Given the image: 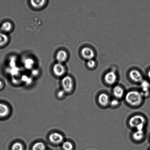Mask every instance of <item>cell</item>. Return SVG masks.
Instances as JSON below:
<instances>
[{"mask_svg":"<svg viewBox=\"0 0 150 150\" xmlns=\"http://www.w3.org/2000/svg\"><path fill=\"white\" fill-rule=\"evenodd\" d=\"M142 93L138 91H130L126 94L125 100L130 105L136 106L140 105L142 103Z\"/></svg>","mask_w":150,"mask_h":150,"instance_id":"obj_1","label":"cell"},{"mask_svg":"<svg viewBox=\"0 0 150 150\" xmlns=\"http://www.w3.org/2000/svg\"><path fill=\"white\" fill-rule=\"evenodd\" d=\"M62 85L64 92L67 93L71 92L73 88L72 79L69 76H64L62 80Z\"/></svg>","mask_w":150,"mask_h":150,"instance_id":"obj_2","label":"cell"},{"mask_svg":"<svg viewBox=\"0 0 150 150\" xmlns=\"http://www.w3.org/2000/svg\"><path fill=\"white\" fill-rule=\"evenodd\" d=\"M146 120L144 117L140 115H136L133 116L130 119L129 125L130 127L136 128L139 125H144Z\"/></svg>","mask_w":150,"mask_h":150,"instance_id":"obj_3","label":"cell"},{"mask_svg":"<svg viewBox=\"0 0 150 150\" xmlns=\"http://www.w3.org/2000/svg\"><path fill=\"white\" fill-rule=\"evenodd\" d=\"M53 71L55 76H62L65 73V68L61 63H57L53 66Z\"/></svg>","mask_w":150,"mask_h":150,"instance_id":"obj_4","label":"cell"},{"mask_svg":"<svg viewBox=\"0 0 150 150\" xmlns=\"http://www.w3.org/2000/svg\"><path fill=\"white\" fill-rule=\"evenodd\" d=\"M49 139L50 141L52 143L59 144L63 142L64 137L61 134L54 132L50 135Z\"/></svg>","mask_w":150,"mask_h":150,"instance_id":"obj_5","label":"cell"},{"mask_svg":"<svg viewBox=\"0 0 150 150\" xmlns=\"http://www.w3.org/2000/svg\"><path fill=\"white\" fill-rule=\"evenodd\" d=\"M82 57L86 59H92L95 57L94 51L91 48L88 47L83 48L81 51Z\"/></svg>","mask_w":150,"mask_h":150,"instance_id":"obj_6","label":"cell"},{"mask_svg":"<svg viewBox=\"0 0 150 150\" xmlns=\"http://www.w3.org/2000/svg\"><path fill=\"white\" fill-rule=\"evenodd\" d=\"M117 79V76L115 73L110 71L107 73L104 76V80L106 83L109 85H113L115 83Z\"/></svg>","mask_w":150,"mask_h":150,"instance_id":"obj_7","label":"cell"},{"mask_svg":"<svg viewBox=\"0 0 150 150\" xmlns=\"http://www.w3.org/2000/svg\"><path fill=\"white\" fill-rule=\"evenodd\" d=\"M131 79L134 81L140 82L142 80V76L141 73L137 70H133L129 73Z\"/></svg>","mask_w":150,"mask_h":150,"instance_id":"obj_8","label":"cell"},{"mask_svg":"<svg viewBox=\"0 0 150 150\" xmlns=\"http://www.w3.org/2000/svg\"><path fill=\"white\" fill-rule=\"evenodd\" d=\"M68 58V55L67 52L64 50H61L58 51L56 55V59L58 63L65 62Z\"/></svg>","mask_w":150,"mask_h":150,"instance_id":"obj_9","label":"cell"},{"mask_svg":"<svg viewBox=\"0 0 150 150\" xmlns=\"http://www.w3.org/2000/svg\"><path fill=\"white\" fill-rule=\"evenodd\" d=\"M99 103L102 106H105L108 105L109 102V98L107 94L103 93L100 95L98 97Z\"/></svg>","mask_w":150,"mask_h":150,"instance_id":"obj_10","label":"cell"},{"mask_svg":"<svg viewBox=\"0 0 150 150\" xmlns=\"http://www.w3.org/2000/svg\"><path fill=\"white\" fill-rule=\"evenodd\" d=\"M47 1L45 0H42V1H30L31 5L35 8L40 9L42 8L46 4Z\"/></svg>","mask_w":150,"mask_h":150,"instance_id":"obj_11","label":"cell"},{"mask_svg":"<svg viewBox=\"0 0 150 150\" xmlns=\"http://www.w3.org/2000/svg\"><path fill=\"white\" fill-rule=\"evenodd\" d=\"M10 112L8 106L3 103H0V117H6Z\"/></svg>","mask_w":150,"mask_h":150,"instance_id":"obj_12","label":"cell"},{"mask_svg":"<svg viewBox=\"0 0 150 150\" xmlns=\"http://www.w3.org/2000/svg\"><path fill=\"white\" fill-rule=\"evenodd\" d=\"M114 96L117 98H121L124 95V90L122 88L119 86H116L113 91Z\"/></svg>","mask_w":150,"mask_h":150,"instance_id":"obj_13","label":"cell"},{"mask_svg":"<svg viewBox=\"0 0 150 150\" xmlns=\"http://www.w3.org/2000/svg\"><path fill=\"white\" fill-rule=\"evenodd\" d=\"M12 25L9 22H4L1 25V31L4 32H8L11 31L12 29Z\"/></svg>","mask_w":150,"mask_h":150,"instance_id":"obj_14","label":"cell"},{"mask_svg":"<svg viewBox=\"0 0 150 150\" xmlns=\"http://www.w3.org/2000/svg\"><path fill=\"white\" fill-rule=\"evenodd\" d=\"M144 136L143 130H137L133 134V139L136 141H140L143 139Z\"/></svg>","mask_w":150,"mask_h":150,"instance_id":"obj_15","label":"cell"},{"mask_svg":"<svg viewBox=\"0 0 150 150\" xmlns=\"http://www.w3.org/2000/svg\"><path fill=\"white\" fill-rule=\"evenodd\" d=\"M141 86H142V91H143V92L142 93V96L143 95H147V94L149 93V89L150 86L149 82L146 81H144L142 82Z\"/></svg>","mask_w":150,"mask_h":150,"instance_id":"obj_16","label":"cell"},{"mask_svg":"<svg viewBox=\"0 0 150 150\" xmlns=\"http://www.w3.org/2000/svg\"><path fill=\"white\" fill-rule=\"evenodd\" d=\"M8 42V38L7 35L3 33H0V47L6 45Z\"/></svg>","mask_w":150,"mask_h":150,"instance_id":"obj_17","label":"cell"},{"mask_svg":"<svg viewBox=\"0 0 150 150\" xmlns=\"http://www.w3.org/2000/svg\"><path fill=\"white\" fill-rule=\"evenodd\" d=\"M45 145L42 142H36L32 146V150H45Z\"/></svg>","mask_w":150,"mask_h":150,"instance_id":"obj_18","label":"cell"},{"mask_svg":"<svg viewBox=\"0 0 150 150\" xmlns=\"http://www.w3.org/2000/svg\"><path fill=\"white\" fill-rule=\"evenodd\" d=\"M62 146L64 150H72L73 148V144L68 141L64 142Z\"/></svg>","mask_w":150,"mask_h":150,"instance_id":"obj_19","label":"cell"},{"mask_svg":"<svg viewBox=\"0 0 150 150\" xmlns=\"http://www.w3.org/2000/svg\"><path fill=\"white\" fill-rule=\"evenodd\" d=\"M23 145L21 143L19 142H16L12 145L11 150H23Z\"/></svg>","mask_w":150,"mask_h":150,"instance_id":"obj_20","label":"cell"},{"mask_svg":"<svg viewBox=\"0 0 150 150\" xmlns=\"http://www.w3.org/2000/svg\"><path fill=\"white\" fill-rule=\"evenodd\" d=\"M33 60L31 59H28L25 62V65L26 68L30 69L33 67L34 62Z\"/></svg>","mask_w":150,"mask_h":150,"instance_id":"obj_21","label":"cell"},{"mask_svg":"<svg viewBox=\"0 0 150 150\" xmlns=\"http://www.w3.org/2000/svg\"><path fill=\"white\" fill-rule=\"evenodd\" d=\"M87 65L89 68H92L95 67L96 62L94 60L92 59L89 60L87 63Z\"/></svg>","mask_w":150,"mask_h":150,"instance_id":"obj_22","label":"cell"},{"mask_svg":"<svg viewBox=\"0 0 150 150\" xmlns=\"http://www.w3.org/2000/svg\"><path fill=\"white\" fill-rule=\"evenodd\" d=\"M119 104V101L118 100L113 99L110 102V104L112 107L117 106Z\"/></svg>","mask_w":150,"mask_h":150,"instance_id":"obj_23","label":"cell"},{"mask_svg":"<svg viewBox=\"0 0 150 150\" xmlns=\"http://www.w3.org/2000/svg\"><path fill=\"white\" fill-rule=\"evenodd\" d=\"M65 92L63 90H62L59 91L58 94H57V95H58L59 98H62L64 96V94H65Z\"/></svg>","mask_w":150,"mask_h":150,"instance_id":"obj_24","label":"cell"},{"mask_svg":"<svg viewBox=\"0 0 150 150\" xmlns=\"http://www.w3.org/2000/svg\"><path fill=\"white\" fill-rule=\"evenodd\" d=\"M32 74L34 76H36L38 74V71L37 70H33L32 71Z\"/></svg>","mask_w":150,"mask_h":150,"instance_id":"obj_25","label":"cell"},{"mask_svg":"<svg viewBox=\"0 0 150 150\" xmlns=\"http://www.w3.org/2000/svg\"><path fill=\"white\" fill-rule=\"evenodd\" d=\"M3 86V83L1 81H0V89L2 88Z\"/></svg>","mask_w":150,"mask_h":150,"instance_id":"obj_26","label":"cell"},{"mask_svg":"<svg viewBox=\"0 0 150 150\" xmlns=\"http://www.w3.org/2000/svg\"><path fill=\"white\" fill-rule=\"evenodd\" d=\"M148 77H149V79H150V70H149V72H148Z\"/></svg>","mask_w":150,"mask_h":150,"instance_id":"obj_27","label":"cell"},{"mask_svg":"<svg viewBox=\"0 0 150 150\" xmlns=\"http://www.w3.org/2000/svg\"><path fill=\"white\" fill-rule=\"evenodd\" d=\"M1 28H0V33H1Z\"/></svg>","mask_w":150,"mask_h":150,"instance_id":"obj_28","label":"cell"}]
</instances>
